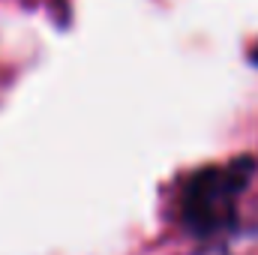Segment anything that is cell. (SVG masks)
Instances as JSON below:
<instances>
[{"label": "cell", "mask_w": 258, "mask_h": 255, "mask_svg": "<svg viewBox=\"0 0 258 255\" xmlns=\"http://www.w3.org/2000/svg\"><path fill=\"white\" fill-rule=\"evenodd\" d=\"M252 171V156H237L231 162L198 168L180 192V222L198 237L231 231L237 225L240 195L249 186Z\"/></svg>", "instance_id": "obj_1"}, {"label": "cell", "mask_w": 258, "mask_h": 255, "mask_svg": "<svg viewBox=\"0 0 258 255\" xmlns=\"http://www.w3.org/2000/svg\"><path fill=\"white\" fill-rule=\"evenodd\" d=\"M249 63H252V66H258V42L252 45V48H249Z\"/></svg>", "instance_id": "obj_2"}]
</instances>
